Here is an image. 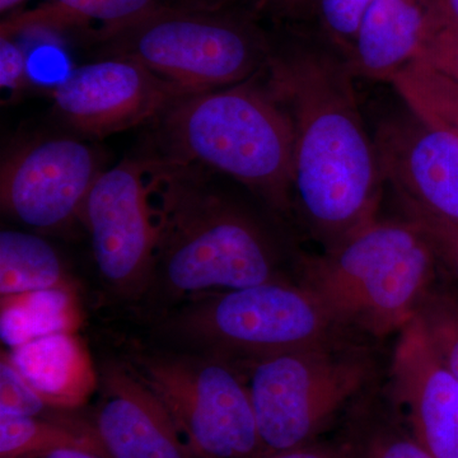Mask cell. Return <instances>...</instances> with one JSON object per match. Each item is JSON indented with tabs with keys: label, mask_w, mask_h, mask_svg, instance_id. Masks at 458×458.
I'll return each mask as SVG.
<instances>
[{
	"label": "cell",
	"mask_w": 458,
	"mask_h": 458,
	"mask_svg": "<svg viewBox=\"0 0 458 458\" xmlns=\"http://www.w3.org/2000/svg\"><path fill=\"white\" fill-rule=\"evenodd\" d=\"M417 59L424 60L427 64L450 78L458 86V29H430Z\"/></svg>",
	"instance_id": "obj_27"
},
{
	"label": "cell",
	"mask_w": 458,
	"mask_h": 458,
	"mask_svg": "<svg viewBox=\"0 0 458 458\" xmlns=\"http://www.w3.org/2000/svg\"><path fill=\"white\" fill-rule=\"evenodd\" d=\"M237 363L246 375L264 454L318 439L344 410L373 387L377 369L363 342L276 352Z\"/></svg>",
	"instance_id": "obj_6"
},
{
	"label": "cell",
	"mask_w": 458,
	"mask_h": 458,
	"mask_svg": "<svg viewBox=\"0 0 458 458\" xmlns=\"http://www.w3.org/2000/svg\"><path fill=\"white\" fill-rule=\"evenodd\" d=\"M432 29L429 0H373L345 59L355 77L388 82L411 64Z\"/></svg>",
	"instance_id": "obj_15"
},
{
	"label": "cell",
	"mask_w": 458,
	"mask_h": 458,
	"mask_svg": "<svg viewBox=\"0 0 458 458\" xmlns=\"http://www.w3.org/2000/svg\"><path fill=\"white\" fill-rule=\"evenodd\" d=\"M390 83L412 113L458 138V86L454 81L415 59Z\"/></svg>",
	"instance_id": "obj_21"
},
{
	"label": "cell",
	"mask_w": 458,
	"mask_h": 458,
	"mask_svg": "<svg viewBox=\"0 0 458 458\" xmlns=\"http://www.w3.org/2000/svg\"><path fill=\"white\" fill-rule=\"evenodd\" d=\"M57 114L89 137L134 128L188 93L129 57L113 56L73 69L54 89Z\"/></svg>",
	"instance_id": "obj_10"
},
{
	"label": "cell",
	"mask_w": 458,
	"mask_h": 458,
	"mask_svg": "<svg viewBox=\"0 0 458 458\" xmlns=\"http://www.w3.org/2000/svg\"><path fill=\"white\" fill-rule=\"evenodd\" d=\"M443 363L458 379V295L434 284L415 316Z\"/></svg>",
	"instance_id": "obj_22"
},
{
	"label": "cell",
	"mask_w": 458,
	"mask_h": 458,
	"mask_svg": "<svg viewBox=\"0 0 458 458\" xmlns=\"http://www.w3.org/2000/svg\"><path fill=\"white\" fill-rule=\"evenodd\" d=\"M26 50L16 38L0 35V87L18 92L30 82Z\"/></svg>",
	"instance_id": "obj_28"
},
{
	"label": "cell",
	"mask_w": 458,
	"mask_h": 458,
	"mask_svg": "<svg viewBox=\"0 0 458 458\" xmlns=\"http://www.w3.org/2000/svg\"><path fill=\"white\" fill-rule=\"evenodd\" d=\"M150 172L149 165L134 161L102 171L81 210L99 276L125 300L147 294L155 273L159 227Z\"/></svg>",
	"instance_id": "obj_9"
},
{
	"label": "cell",
	"mask_w": 458,
	"mask_h": 458,
	"mask_svg": "<svg viewBox=\"0 0 458 458\" xmlns=\"http://www.w3.org/2000/svg\"><path fill=\"white\" fill-rule=\"evenodd\" d=\"M438 264L414 223L376 219L322 255L301 256L297 280L352 331L382 339L415 318Z\"/></svg>",
	"instance_id": "obj_4"
},
{
	"label": "cell",
	"mask_w": 458,
	"mask_h": 458,
	"mask_svg": "<svg viewBox=\"0 0 458 458\" xmlns=\"http://www.w3.org/2000/svg\"><path fill=\"white\" fill-rule=\"evenodd\" d=\"M181 342L241 361L276 352L361 342L297 279L191 298L165 322Z\"/></svg>",
	"instance_id": "obj_5"
},
{
	"label": "cell",
	"mask_w": 458,
	"mask_h": 458,
	"mask_svg": "<svg viewBox=\"0 0 458 458\" xmlns=\"http://www.w3.org/2000/svg\"><path fill=\"white\" fill-rule=\"evenodd\" d=\"M17 458H108L99 452L80 447L53 448V450L35 452Z\"/></svg>",
	"instance_id": "obj_31"
},
{
	"label": "cell",
	"mask_w": 458,
	"mask_h": 458,
	"mask_svg": "<svg viewBox=\"0 0 458 458\" xmlns=\"http://www.w3.org/2000/svg\"><path fill=\"white\" fill-rule=\"evenodd\" d=\"M432 29L454 27L458 29V0H429Z\"/></svg>",
	"instance_id": "obj_30"
},
{
	"label": "cell",
	"mask_w": 458,
	"mask_h": 458,
	"mask_svg": "<svg viewBox=\"0 0 458 458\" xmlns=\"http://www.w3.org/2000/svg\"><path fill=\"white\" fill-rule=\"evenodd\" d=\"M260 458H357V441L354 439H316L291 448V450L273 452Z\"/></svg>",
	"instance_id": "obj_29"
},
{
	"label": "cell",
	"mask_w": 458,
	"mask_h": 458,
	"mask_svg": "<svg viewBox=\"0 0 458 458\" xmlns=\"http://www.w3.org/2000/svg\"><path fill=\"white\" fill-rule=\"evenodd\" d=\"M377 153L400 203L458 225V138L409 107L377 126Z\"/></svg>",
	"instance_id": "obj_12"
},
{
	"label": "cell",
	"mask_w": 458,
	"mask_h": 458,
	"mask_svg": "<svg viewBox=\"0 0 458 458\" xmlns=\"http://www.w3.org/2000/svg\"><path fill=\"white\" fill-rule=\"evenodd\" d=\"M66 411L51 408L3 352L0 361V417H42Z\"/></svg>",
	"instance_id": "obj_23"
},
{
	"label": "cell",
	"mask_w": 458,
	"mask_h": 458,
	"mask_svg": "<svg viewBox=\"0 0 458 458\" xmlns=\"http://www.w3.org/2000/svg\"><path fill=\"white\" fill-rule=\"evenodd\" d=\"M2 298L0 335L9 349L56 333H75L80 312L71 288L44 289Z\"/></svg>",
	"instance_id": "obj_18"
},
{
	"label": "cell",
	"mask_w": 458,
	"mask_h": 458,
	"mask_svg": "<svg viewBox=\"0 0 458 458\" xmlns=\"http://www.w3.org/2000/svg\"><path fill=\"white\" fill-rule=\"evenodd\" d=\"M405 216L414 223L432 246L439 264L445 265L458 279V225L438 218L414 205L400 203Z\"/></svg>",
	"instance_id": "obj_26"
},
{
	"label": "cell",
	"mask_w": 458,
	"mask_h": 458,
	"mask_svg": "<svg viewBox=\"0 0 458 458\" xmlns=\"http://www.w3.org/2000/svg\"><path fill=\"white\" fill-rule=\"evenodd\" d=\"M108 458H197L162 401L129 366L108 364L87 418Z\"/></svg>",
	"instance_id": "obj_14"
},
{
	"label": "cell",
	"mask_w": 458,
	"mask_h": 458,
	"mask_svg": "<svg viewBox=\"0 0 458 458\" xmlns=\"http://www.w3.org/2000/svg\"><path fill=\"white\" fill-rule=\"evenodd\" d=\"M161 5L159 0H47L44 4L4 18L0 35L60 32L98 23V40H106Z\"/></svg>",
	"instance_id": "obj_17"
},
{
	"label": "cell",
	"mask_w": 458,
	"mask_h": 458,
	"mask_svg": "<svg viewBox=\"0 0 458 458\" xmlns=\"http://www.w3.org/2000/svg\"><path fill=\"white\" fill-rule=\"evenodd\" d=\"M101 172L98 156L82 141L71 138L33 141L3 161V209L32 228L62 227L80 218Z\"/></svg>",
	"instance_id": "obj_11"
},
{
	"label": "cell",
	"mask_w": 458,
	"mask_h": 458,
	"mask_svg": "<svg viewBox=\"0 0 458 458\" xmlns=\"http://www.w3.org/2000/svg\"><path fill=\"white\" fill-rule=\"evenodd\" d=\"M159 227L150 289L182 300L245 288L285 273L282 246L262 222L233 201L181 174L150 172Z\"/></svg>",
	"instance_id": "obj_2"
},
{
	"label": "cell",
	"mask_w": 458,
	"mask_h": 458,
	"mask_svg": "<svg viewBox=\"0 0 458 458\" xmlns=\"http://www.w3.org/2000/svg\"><path fill=\"white\" fill-rule=\"evenodd\" d=\"M256 77V75H255ZM183 96L162 116L176 156L227 174L278 212L293 207L294 131L267 83Z\"/></svg>",
	"instance_id": "obj_3"
},
{
	"label": "cell",
	"mask_w": 458,
	"mask_h": 458,
	"mask_svg": "<svg viewBox=\"0 0 458 458\" xmlns=\"http://www.w3.org/2000/svg\"><path fill=\"white\" fill-rule=\"evenodd\" d=\"M69 412L0 417V458H17L62 447L86 448L105 454L87 418Z\"/></svg>",
	"instance_id": "obj_20"
},
{
	"label": "cell",
	"mask_w": 458,
	"mask_h": 458,
	"mask_svg": "<svg viewBox=\"0 0 458 458\" xmlns=\"http://www.w3.org/2000/svg\"><path fill=\"white\" fill-rule=\"evenodd\" d=\"M267 86L293 123V207L325 250L378 219L386 182L343 55L298 47L271 54Z\"/></svg>",
	"instance_id": "obj_1"
},
{
	"label": "cell",
	"mask_w": 458,
	"mask_h": 458,
	"mask_svg": "<svg viewBox=\"0 0 458 458\" xmlns=\"http://www.w3.org/2000/svg\"><path fill=\"white\" fill-rule=\"evenodd\" d=\"M267 2L274 7L278 8L279 11L293 13V12L306 7L309 3H311V0H267Z\"/></svg>",
	"instance_id": "obj_32"
},
{
	"label": "cell",
	"mask_w": 458,
	"mask_h": 458,
	"mask_svg": "<svg viewBox=\"0 0 458 458\" xmlns=\"http://www.w3.org/2000/svg\"><path fill=\"white\" fill-rule=\"evenodd\" d=\"M357 458H434L396 419L377 424L357 442Z\"/></svg>",
	"instance_id": "obj_24"
},
{
	"label": "cell",
	"mask_w": 458,
	"mask_h": 458,
	"mask_svg": "<svg viewBox=\"0 0 458 458\" xmlns=\"http://www.w3.org/2000/svg\"><path fill=\"white\" fill-rule=\"evenodd\" d=\"M129 367L156 394L197 458L264 454L242 367L222 355L143 352Z\"/></svg>",
	"instance_id": "obj_8"
},
{
	"label": "cell",
	"mask_w": 458,
	"mask_h": 458,
	"mask_svg": "<svg viewBox=\"0 0 458 458\" xmlns=\"http://www.w3.org/2000/svg\"><path fill=\"white\" fill-rule=\"evenodd\" d=\"M104 41L113 56L140 63L188 95L246 82L271 56L260 33L242 21L164 5Z\"/></svg>",
	"instance_id": "obj_7"
},
{
	"label": "cell",
	"mask_w": 458,
	"mask_h": 458,
	"mask_svg": "<svg viewBox=\"0 0 458 458\" xmlns=\"http://www.w3.org/2000/svg\"><path fill=\"white\" fill-rule=\"evenodd\" d=\"M373 0H315L318 20L325 32L346 57L358 27Z\"/></svg>",
	"instance_id": "obj_25"
},
{
	"label": "cell",
	"mask_w": 458,
	"mask_h": 458,
	"mask_svg": "<svg viewBox=\"0 0 458 458\" xmlns=\"http://www.w3.org/2000/svg\"><path fill=\"white\" fill-rule=\"evenodd\" d=\"M388 397L394 418L434 458H458V379L417 318L397 334Z\"/></svg>",
	"instance_id": "obj_13"
},
{
	"label": "cell",
	"mask_w": 458,
	"mask_h": 458,
	"mask_svg": "<svg viewBox=\"0 0 458 458\" xmlns=\"http://www.w3.org/2000/svg\"><path fill=\"white\" fill-rule=\"evenodd\" d=\"M54 288H71L56 250L35 234L2 231L0 297Z\"/></svg>",
	"instance_id": "obj_19"
},
{
	"label": "cell",
	"mask_w": 458,
	"mask_h": 458,
	"mask_svg": "<svg viewBox=\"0 0 458 458\" xmlns=\"http://www.w3.org/2000/svg\"><path fill=\"white\" fill-rule=\"evenodd\" d=\"M7 357L54 409L81 408L98 385L86 348L74 333L38 337L11 349Z\"/></svg>",
	"instance_id": "obj_16"
},
{
	"label": "cell",
	"mask_w": 458,
	"mask_h": 458,
	"mask_svg": "<svg viewBox=\"0 0 458 458\" xmlns=\"http://www.w3.org/2000/svg\"><path fill=\"white\" fill-rule=\"evenodd\" d=\"M25 2L26 0H0V12H2V14L8 13V12L13 11L14 8Z\"/></svg>",
	"instance_id": "obj_33"
}]
</instances>
